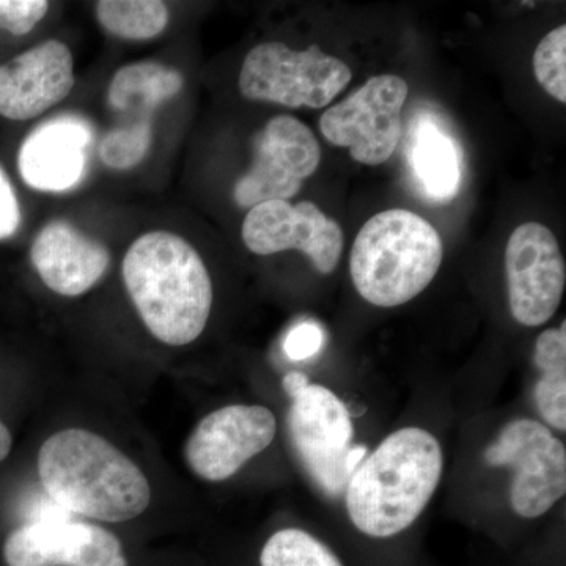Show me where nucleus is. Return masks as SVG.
Wrapping results in <instances>:
<instances>
[{
	"label": "nucleus",
	"mask_w": 566,
	"mask_h": 566,
	"mask_svg": "<svg viewBox=\"0 0 566 566\" xmlns=\"http://www.w3.org/2000/svg\"><path fill=\"white\" fill-rule=\"evenodd\" d=\"M185 88L180 70L158 61L128 63L115 71L106 91V103L115 112L153 115Z\"/></svg>",
	"instance_id": "obj_17"
},
{
	"label": "nucleus",
	"mask_w": 566,
	"mask_h": 566,
	"mask_svg": "<svg viewBox=\"0 0 566 566\" xmlns=\"http://www.w3.org/2000/svg\"><path fill=\"white\" fill-rule=\"evenodd\" d=\"M11 447H13V436L9 428L0 420V461L7 460L10 455Z\"/></svg>",
	"instance_id": "obj_27"
},
{
	"label": "nucleus",
	"mask_w": 566,
	"mask_h": 566,
	"mask_svg": "<svg viewBox=\"0 0 566 566\" xmlns=\"http://www.w3.org/2000/svg\"><path fill=\"white\" fill-rule=\"evenodd\" d=\"M444 259L438 230L401 208L378 212L354 240L349 271L354 289L376 307H398L434 281Z\"/></svg>",
	"instance_id": "obj_4"
},
{
	"label": "nucleus",
	"mask_w": 566,
	"mask_h": 566,
	"mask_svg": "<svg viewBox=\"0 0 566 566\" xmlns=\"http://www.w3.org/2000/svg\"><path fill=\"white\" fill-rule=\"evenodd\" d=\"M319 163L322 148L311 128L292 115H277L253 137L252 163L234 185V203L251 210L271 200L289 202Z\"/></svg>",
	"instance_id": "obj_9"
},
{
	"label": "nucleus",
	"mask_w": 566,
	"mask_h": 566,
	"mask_svg": "<svg viewBox=\"0 0 566 566\" xmlns=\"http://www.w3.org/2000/svg\"><path fill=\"white\" fill-rule=\"evenodd\" d=\"M485 463L512 468L510 504L526 520L546 515L566 493V450L549 428L532 419L506 423L485 450Z\"/></svg>",
	"instance_id": "obj_7"
},
{
	"label": "nucleus",
	"mask_w": 566,
	"mask_h": 566,
	"mask_svg": "<svg viewBox=\"0 0 566 566\" xmlns=\"http://www.w3.org/2000/svg\"><path fill=\"white\" fill-rule=\"evenodd\" d=\"M324 334L319 324L314 322H304L293 327L292 333L286 335L285 349L286 356L293 360H304L315 356L323 346Z\"/></svg>",
	"instance_id": "obj_25"
},
{
	"label": "nucleus",
	"mask_w": 566,
	"mask_h": 566,
	"mask_svg": "<svg viewBox=\"0 0 566 566\" xmlns=\"http://www.w3.org/2000/svg\"><path fill=\"white\" fill-rule=\"evenodd\" d=\"M275 434L277 419L266 406H223L197 423L182 452L193 475L223 482L273 444Z\"/></svg>",
	"instance_id": "obj_11"
},
{
	"label": "nucleus",
	"mask_w": 566,
	"mask_h": 566,
	"mask_svg": "<svg viewBox=\"0 0 566 566\" xmlns=\"http://www.w3.org/2000/svg\"><path fill=\"white\" fill-rule=\"evenodd\" d=\"M260 566H345L326 543L303 528L275 532L264 543Z\"/></svg>",
	"instance_id": "obj_21"
},
{
	"label": "nucleus",
	"mask_w": 566,
	"mask_h": 566,
	"mask_svg": "<svg viewBox=\"0 0 566 566\" xmlns=\"http://www.w3.org/2000/svg\"><path fill=\"white\" fill-rule=\"evenodd\" d=\"M3 558L9 566H128L118 536L84 521L41 520L14 528Z\"/></svg>",
	"instance_id": "obj_13"
},
{
	"label": "nucleus",
	"mask_w": 566,
	"mask_h": 566,
	"mask_svg": "<svg viewBox=\"0 0 566 566\" xmlns=\"http://www.w3.org/2000/svg\"><path fill=\"white\" fill-rule=\"evenodd\" d=\"M106 243L65 219L48 222L31 248L33 270L52 293L80 297L91 292L111 266Z\"/></svg>",
	"instance_id": "obj_16"
},
{
	"label": "nucleus",
	"mask_w": 566,
	"mask_h": 566,
	"mask_svg": "<svg viewBox=\"0 0 566 566\" xmlns=\"http://www.w3.org/2000/svg\"><path fill=\"white\" fill-rule=\"evenodd\" d=\"M36 468L48 495L76 515L125 523L150 506L151 485L139 465L85 428L50 436L41 446Z\"/></svg>",
	"instance_id": "obj_2"
},
{
	"label": "nucleus",
	"mask_w": 566,
	"mask_h": 566,
	"mask_svg": "<svg viewBox=\"0 0 566 566\" xmlns=\"http://www.w3.org/2000/svg\"><path fill=\"white\" fill-rule=\"evenodd\" d=\"M510 312L527 327L543 326L560 307L566 264L556 234L539 222H526L510 234L505 249Z\"/></svg>",
	"instance_id": "obj_10"
},
{
	"label": "nucleus",
	"mask_w": 566,
	"mask_h": 566,
	"mask_svg": "<svg viewBox=\"0 0 566 566\" xmlns=\"http://www.w3.org/2000/svg\"><path fill=\"white\" fill-rule=\"evenodd\" d=\"M76 85L69 44L46 40L0 65V117L25 122L69 98Z\"/></svg>",
	"instance_id": "obj_14"
},
{
	"label": "nucleus",
	"mask_w": 566,
	"mask_h": 566,
	"mask_svg": "<svg viewBox=\"0 0 566 566\" xmlns=\"http://www.w3.org/2000/svg\"><path fill=\"white\" fill-rule=\"evenodd\" d=\"M442 471L444 453L430 431L406 427L387 436L346 486L354 527L375 539L403 534L427 509Z\"/></svg>",
	"instance_id": "obj_3"
},
{
	"label": "nucleus",
	"mask_w": 566,
	"mask_h": 566,
	"mask_svg": "<svg viewBox=\"0 0 566 566\" xmlns=\"http://www.w3.org/2000/svg\"><path fill=\"white\" fill-rule=\"evenodd\" d=\"M566 323L536 338L535 365L542 376L535 386V405L551 427L566 430Z\"/></svg>",
	"instance_id": "obj_19"
},
{
	"label": "nucleus",
	"mask_w": 566,
	"mask_h": 566,
	"mask_svg": "<svg viewBox=\"0 0 566 566\" xmlns=\"http://www.w3.org/2000/svg\"><path fill=\"white\" fill-rule=\"evenodd\" d=\"M241 238L255 255L303 252L319 274L337 270L345 245L340 223L308 200L296 205L286 200L256 205L245 214Z\"/></svg>",
	"instance_id": "obj_12"
},
{
	"label": "nucleus",
	"mask_w": 566,
	"mask_h": 566,
	"mask_svg": "<svg viewBox=\"0 0 566 566\" xmlns=\"http://www.w3.org/2000/svg\"><path fill=\"white\" fill-rule=\"evenodd\" d=\"M536 81L547 95L566 103V25L562 24L539 41L534 54Z\"/></svg>",
	"instance_id": "obj_23"
},
{
	"label": "nucleus",
	"mask_w": 566,
	"mask_h": 566,
	"mask_svg": "<svg viewBox=\"0 0 566 566\" xmlns=\"http://www.w3.org/2000/svg\"><path fill=\"white\" fill-rule=\"evenodd\" d=\"M22 223V211L17 189L9 174L0 166V241L18 233Z\"/></svg>",
	"instance_id": "obj_26"
},
{
	"label": "nucleus",
	"mask_w": 566,
	"mask_h": 566,
	"mask_svg": "<svg viewBox=\"0 0 566 566\" xmlns=\"http://www.w3.org/2000/svg\"><path fill=\"white\" fill-rule=\"evenodd\" d=\"M155 139V125L150 115L133 117L109 129L99 142V159L107 169L132 170L139 166Z\"/></svg>",
	"instance_id": "obj_22"
},
{
	"label": "nucleus",
	"mask_w": 566,
	"mask_h": 566,
	"mask_svg": "<svg viewBox=\"0 0 566 566\" xmlns=\"http://www.w3.org/2000/svg\"><path fill=\"white\" fill-rule=\"evenodd\" d=\"M50 9L46 0H0V29L25 35L44 20Z\"/></svg>",
	"instance_id": "obj_24"
},
{
	"label": "nucleus",
	"mask_w": 566,
	"mask_h": 566,
	"mask_svg": "<svg viewBox=\"0 0 566 566\" xmlns=\"http://www.w3.org/2000/svg\"><path fill=\"white\" fill-rule=\"evenodd\" d=\"M122 277L148 333L167 346L191 345L210 319L212 282L202 255L169 230L142 233L126 249Z\"/></svg>",
	"instance_id": "obj_1"
},
{
	"label": "nucleus",
	"mask_w": 566,
	"mask_h": 566,
	"mask_svg": "<svg viewBox=\"0 0 566 566\" xmlns=\"http://www.w3.org/2000/svg\"><path fill=\"white\" fill-rule=\"evenodd\" d=\"M283 389L292 398L289 430L294 450L316 485L337 497L353 475L354 428L348 408L333 390L311 385L300 371L283 378Z\"/></svg>",
	"instance_id": "obj_5"
},
{
	"label": "nucleus",
	"mask_w": 566,
	"mask_h": 566,
	"mask_svg": "<svg viewBox=\"0 0 566 566\" xmlns=\"http://www.w3.org/2000/svg\"><path fill=\"white\" fill-rule=\"evenodd\" d=\"M93 142L95 129L80 115L63 114L40 123L18 151L22 180L40 192L71 191L87 174Z\"/></svg>",
	"instance_id": "obj_15"
},
{
	"label": "nucleus",
	"mask_w": 566,
	"mask_h": 566,
	"mask_svg": "<svg viewBox=\"0 0 566 566\" xmlns=\"http://www.w3.org/2000/svg\"><path fill=\"white\" fill-rule=\"evenodd\" d=\"M408 82L381 74L365 82L319 118V132L335 147L348 148L356 163L379 166L392 158L401 137V112Z\"/></svg>",
	"instance_id": "obj_8"
},
{
	"label": "nucleus",
	"mask_w": 566,
	"mask_h": 566,
	"mask_svg": "<svg viewBox=\"0 0 566 566\" xmlns=\"http://www.w3.org/2000/svg\"><path fill=\"white\" fill-rule=\"evenodd\" d=\"M95 17L104 32L126 41H147L166 32L170 9L161 0H99Z\"/></svg>",
	"instance_id": "obj_20"
},
{
	"label": "nucleus",
	"mask_w": 566,
	"mask_h": 566,
	"mask_svg": "<svg viewBox=\"0 0 566 566\" xmlns=\"http://www.w3.org/2000/svg\"><path fill=\"white\" fill-rule=\"evenodd\" d=\"M411 166L424 193L434 202H450L460 192L463 178L460 147L436 123L420 122L412 145Z\"/></svg>",
	"instance_id": "obj_18"
},
{
	"label": "nucleus",
	"mask_w": 566,
	"mask_h": 566,
	"mask_svg": "<svg viewBox=\"0 0 566 566\" xmlns=\"http://www.w3.org/2000/svg\"><path fill=\"white\" fill-rule=\"evenodd\" d=\"M349 66L318 44L293 51L281 41L256 44L245 55L238 85L249 102L289 109H322L352 81Z\"/></svg>",
	"instance_id": "obj_6"
}]
</instances>
